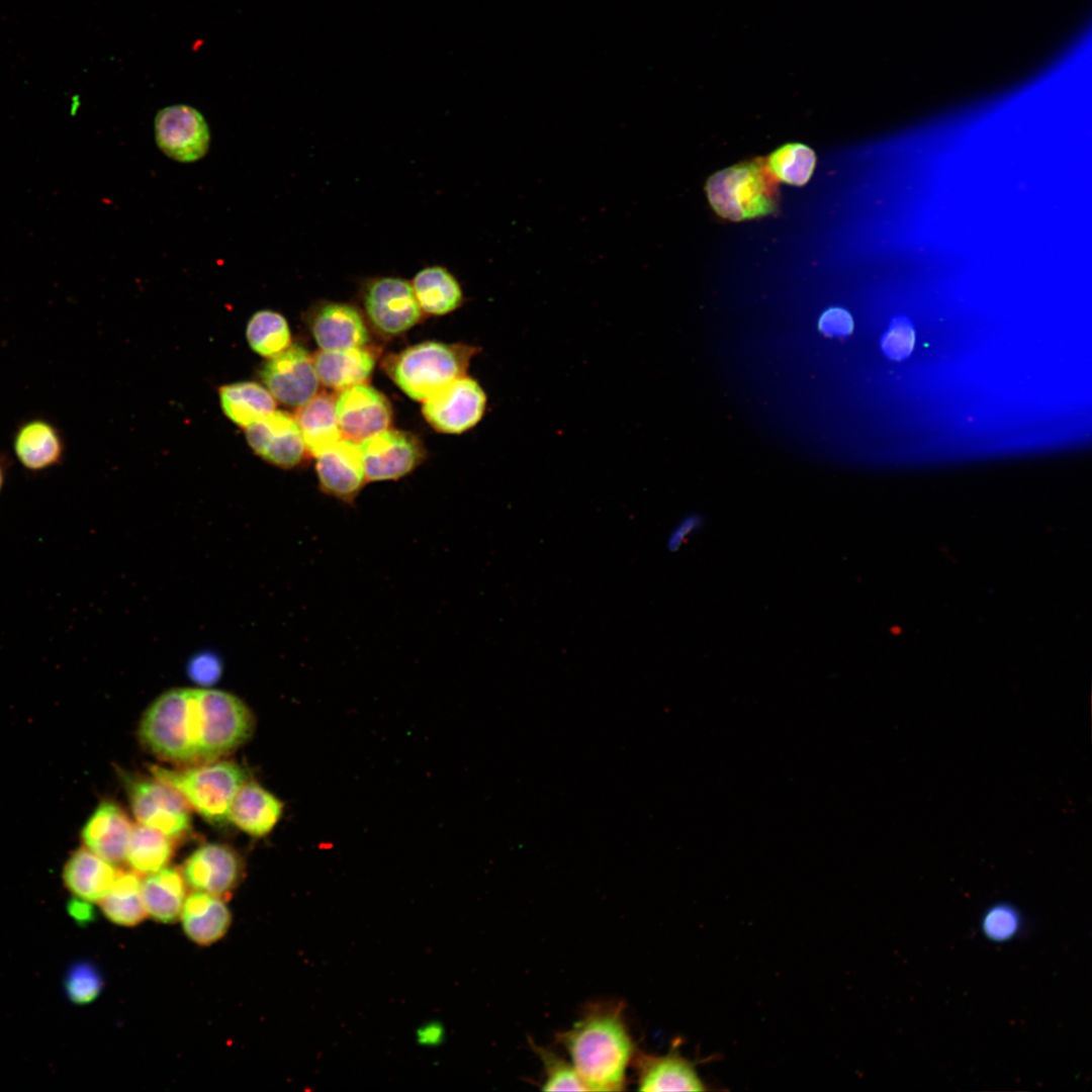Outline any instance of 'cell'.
Segmentation results:
<instances>
[{
    "instance_id": "cell-41",
    "label": "cell",
    "mask_w": 1092,
    "mask_h": 1092,
    "mask_svg": "<svg viewBox=\"0 0 1092 1092\" xmlns=\"http://www.w3.org/2000/svg\"><path fill=\"white\" fill-rule=\"evenodd\" d=\"M5 478V470L2 461L0 460V491L2 489Z\"/></svg>"
},
{
    "instance_id": "cell-28",
    "label": "cell",
    "mask_w": 1092,
    "mask_h": 1092,
    "mask_svg": "<svg viewBox=\"0 0 1092 1092\" xmlns=\"http://www.w3.org/2000/svg\"><path fill=\"white\" fill-rule=\"evenodd\" d=\"M98 903L106 918L118 925L135 926L147 916L142 880L135 872L118 871L111 888Z\"/></svg>"
},
{
    "instance_id": "cell-10",
    "label": "cell",
    "mask_w": 1092,
    "mask_h": 1092,
    "mask_svg": "<svg viewBox=\"0 0 1092 1092\" xmlns=\"http://www.w3.org/2000/svg\"><path fill=\"white\" fill-rule=\"evenodd\" d=\"M260 378L273 397L299 407L311 399L318 387L313 359L299 345H289L260 369Z\"/></svg>"
},
{
    "instance_id": "cell-21",
    "label": "cell",
    "mask_w": 1092,
    "mask_h": 1092,
    "mask_svg": "<svg viewBox=\"0 0 1092 1092\" xmlns=\"http://www.w3.org/2000/svg\"><path fill=\"white\" fill-rule=\"evenodd\" d=\"M118 871L89 848L72 852L65 863L63 880L75 898L99 902L111 888Z\"/></svg>"
},
{
    "instance_id": "cell-26",
    "label": "cell",
    "mask_w": 1092,
    "mask_h": 1092,
    "mask_svg": "<svg viewBox=\"0 0 1092 1092\" xmlns=\"http://www.w3.org/2000/svg\"><path fill=\"white\" fill-rule=\"evenodd\" d=\"M335 402L331 395L321 393L299 406L295 416L305 448L315 457L341 440Z\"/></svg>"
},
{
    "instance_id": "cell-29",
    "label": "cell",
    "mask_w": 1092,
    "mask_h": 1092,
    "mask_svg": "<svg viewBox=\"0 0 1092 1092\" xmlns=\"http://www.w3.org/2000/svg\"><path fill=\"white\" fill-rule=\"evenodd\" d=\"M174 852L172 838L140 824L132 827L125 860L138 874H152L165 868Z\"/></svg>"
},
{
    "instance_id": "cell-20",
    "label": "cell",
    "mask_w": 1092,
    "mask_h": 1092,
    "mask_svg": "<svg viewBox=\"0 0 1092 1092\" xmlns=\"http://www.w3.org/2000/svg\"><path fill=\"white\" fill-rule=\"evenodd\" d=\"M180 918L186 936L203 946L220 939L232 922L224 899L201 891L186 897Z\"/></svg>"
},
{
    "instance_id": "cell-13",
    "label": "cell",
    "mask_w": 1092,
    "mask_h": 1092,
    "mask_svg": "<svg viewBox=\"0 0 1092 1092\" xmlns=\"http://www.w3.org/2000/svg\"><path fill=\"white\" fill-rule=\"evenodd\" d=\"M182 874L194 890L224 899L240 883L243 863L238 853L228 845L206 843L188 856Z\"/></svg>"
},
{
    "instance_id": "cell-30",
    "label": "cell",
    "mask_w": 1092,
    "mask_h": 1092,
    "mask_svg": "<svg viewBox=\"0 0 1092 1092\" xmlns=\"http://www.w3.org/2000/svg\"><path fill=\"white\" fill-rule=\"evenodd\" d=\"M246 336L250 347L261 356L272 357L290 345V331L280 313L263 309L252 315Z\"/></svg>"
},
{
    "instance_id": "cell-23",
    "label": "cell",
    "mask_w": 1092,
    "mask_h": 1092,
    "mask_svg": "<svg viewBox=\"0 0 1092 1092\" xmlns=\"http://www.w3.org/2000/svg\"><path fill=\"white\" fill-rule=\"evenodd\" d=\"M313 364L323 384L342 391L369 378L374 357L362 347L322 350L314 356Z\"/></svg>"
},
{
    "instance_id": "cell-2",
    "label": "cell",
    "mask_w": 1092,
    "mask_h": 1092,
    "mask_svg": "<svg viewBox=\"0 0 1092 1092\" xmlns=\"http://www.w3.org/2000/svg\"><path fill=\"white\" fill-rule=\"evenodd\" d=\"M622 1003L589 1005L568 1029L557 1034L587 1091H622L635 1044Z\"/></svg>"
},
{
    "instance_id": "cell-36",
    "label": "cell",
    "mask_w": 1092,
    "mask_h": 1092,
    "mask_svg": "<svg viewBox=\"0 0 1092 1092\" xmlns=\"http://www.w3.org/2000/svg\"><path fill=\"white\" fill-rule=\"evenodd\" d=\"M703 524V518L697 514H689L680 518L667 534L666 548L671 552L677 551L701 530Z\"/></svg>"
},
{
    "instance_id": "cell-18",
    "label": "cell",
    "mask_w": 1092,
    "mask_h": 1092,
    "mask_svg": "<svg viewBox=\"0 0 1092 1092\" xmlns=\"http://www.w3.org/2000/svg\"><path fill=\"white\" fill-rule=\"evenodd\" d=\"M311 332L323 350L362 347L368 332L359 311L341 302L322 303L311 318Z\"/></svg>"
},
{
    "instance_id": "cell-31",
    "label": "cell",
    "mask_w": 1092,
    "mask_h": 1092,
    "mask_svg": "<svg viewBox=\"0 0 1092 1092\" xmlns=\"http://www.w3.org/2000/svg\"><path fill=\"white\" fill-rule=\"evenodd\" d=\"M767 166L776 178L802 186L810 179L816 164L814 151L802 144H788L775 151Z\"/></svg>"
},
{
    "instance_id": "cell-38",
    "label": "cell",
    "mask_w": 1092,
    "mask_h": 1092,
    "mask_svg": "<svg viewBox=\"0 0 1092 1092\" xmlns=\"http://www.w3.org/2000/svg\"><path fill=\"white\" fill-rule=\"evenodd\" d=\"M447 1032L445 1025L436 1019L428 1020L417 1027L415 1040L418 1045L427 1049H435L442 1045L446 1040Z\"/></svg>"
},
{
    "instance_id": "cell-4",
    "label": "cell",
    "mask_w": 1092,
    "mask_h": 1092,
    "mask_svg": "<svg viewBox=\"0 0 1092 1092\" xmlns=\"http://www.w3.org/2000/svg\"><path fill=\"white\" fill-rule=\"evenodd\" d=\"M153 777L176 790L199 815L214 824L229 820L233 799L248 781L246 770L233 761H210L186 769L153 765Z\"/></svg>"
},
{
    "instance_id": "cell-24",
    "label": "cell",
    "mask_w": 1092,
    "mask_h": 1092,
    "mask_svg": "<svg viewBox=\"0 0 1092 1092\" xmlns=\"http://www.w3.org/2000/svg\"><path fill=\"white\" fill-rule=\"evenodd\" d=\"M186 881L178 869L165 867L142 880V898L147 915L162 923L180 918L186 899Z\"/></svg>"
},
{
    "instance_id": "cell-5",
    "label": "cell",
    "mask_w": 1092,
    "mask_h": 1092,
    "mask_svg": "<svg viewBox=\"0 0 1092 1092\" xmlns=\"http://www.w3.org/2000/svg\"><path fill=\"white\" fill-rule=\"evenodd\" d=\"M473 347L425 342L393 356L387 371L410 397L425 400L451 381L465 375Z\"/></svg>"
},
{
    "instance_id": "cell-8",
    "label": "cell",
    "mask_w": 1092,
    "mask_h": 1092,
    "mask_svg": "<svg viewBox=\"0 0 1092 1092\" xmlns=\"http://www.w3.org/2000/svg\"><path fill=\"white\" fill-rule=\"evenodd\" d=\"M155 140L169 158L191 163L203 158L210 145L208 124L196 108L175 104L162 108L155 117Z\"/></svg>"
},
{
    "instance_id": "cell-7",
    "label": "cell",
    "mask_w": 1092,
    "mask_h": 1092,
    "mask_svg": "<svg viewBox=\"0 0 1092 1092\" xmlns=\"http://www.w3.org/2000/svg\"><path fill=\"white\" fill-rule=\"evenodd\" d=\"M362 298L372 324L386 334L405 332L422 316L412 283L400 277L380 276L367 280Z\"/></svg>"
},
{
    "instance_id": "cell-12",
    "label": "cell",
    "mask_w": 1092,
    "mask_h": 1092,
    "mask_svg": "<svg viewBox=\"0 0 1092 1092\" xmlns=\"http://www.w3.org/2000/svg\"><path fill=\"white\" fill-rule=\"evenodd\" d=\"M335 411L342 436L356 443L387 429L392 415L384 395L364 383L342 390Z\"/></svg>"
},
{
    "instance_id": "cell-25",
    "label": "cell",
    "mask_w": 1092,
    "mask_h": 1092,
    "mask_svg": "<svg viewBox=\"0 0 1092 1092\" xmlns=\"http://www.w3.org/2000/svg\"><path fill=\"white\" fill-rule=\"evenodd\" d=\"M411 283L421 309L429 314L449 313L463 301L460 283L444 266L431 265L422 268Z\"/></svg>"
},
{
    "instance_id": "cell-27",
    "label": "cell",
    "mask_w": 1092,
    "mask_h": 1092,
    "mask_svg": "<svg viewBox=\"0 0 1092 1092\" xmlns=\"http://www.w3.org/2000/svg\"><path fill=\"white\" fill-rule=\"evenodd\" d=\"M219 399L225 416L243 428L273 412L276 405L268 389L251 381L220 387Z\"/></svg>"
},
{
    "instance_id": "cell-9",
    "label": "cell",
    "mask_w": 1092,
    "mask_h": 1092,
    "mask_svg": "<svg viewBox=\"0 0 1092 1092\" xmlns=\"http://www.w3.org/2000/svg\"><path fill=\"white\" fill-rule=\"evenodd\" d=\"M485 406L486 395L480 385L464 375L427 397L423 414L438 431L457 434L474 427Z\"/></svg>"
},
{
    "instance_id": "cell-6",
    "label": "cell",
    "mask_w": 1092,
    "mask_h": 1092,
    "mask_svg": "<svg viewBox=\"0 0 1092 1092\" xmlns=\"http://www.w3.org/2000/svg\"><path fill=\"white\" fill-rule=\"evenodd\" d=\"M124 783L132 813L140 824L155 828L172 839L188 833L191 828L189 805L176 790L155 778L127 777Z\"/></svg>"
},
{
    "instance_id": "cell-1",
    "label": "cell",
    "mask_w": 1092,
    "mask_h": 1092,
    "mask_svg": "<svg viewBox=\"0 0 1092 1092\" xmlns=\"http://www.w3.org/2000/svg\"><path fill=\"white\" fill-rule=\"evenodd\" d=\"M251 710L238 697L214 689H172L146 710L139 727L145 746L171 762L217 760L245 743L254 730Z\"/></svg>"
},
{
    "instance_id": "cell-19",
    "label": "cell",
    "mask_w": 1092,
    "mask_h": 1092,
    "mask_svg": "<svg viewBox=\"0 0 1092 1092\" xmlns=\"http://www.w3.org/2000/svg\"><path fill=\"white\" fill-rule=\"evenodd\" d=\"M282 812L283 804L278 798L248 780L236 793L228 818L245 833L261 837L274 828Z\"/></svg>"
},
{
    "instance_id": "cell-16",
    "label": "cell",
    "mask_w": 1092,
    "mask_h": 1092,
    "mask_svg": "<svg viewBox=\"0 0 1092 1092\" xmlns=\"http://www.w3.org/2000/svg\"><path fill=\"white\" fill-rule=\"evenodd\" d=\"M126 813L114 802L103 801L85 823L81 838L87 848L112 864L125 860L132 831Z\"/></svg>"
},
{
    "instance_id": "cell-37",
    "label": "cell",
    "mask_w": 1092,
    "mask_h": 1092,
    "mask_svg": "<svg viewBox=\"0 0 1092 1092\" xmlns=\"http://www.w3.org/2000/svg\"><path fill=\"white\" fill-rule=\"evenodd\" d=\"M190 677L199 685L210 686L220 676L221 666L217 658L202 655L193 658L188 667Z\"/></svg>"
},
{
    "instance_id": "cell-33",
    "label": "cell",
    "mask_w": 1092,
    "mask_h": 1092,
    "mask_svg": "<svg viewBox=\"0 0 1092 1092\" xmlns=\"http://www.w3.org/2000/svg\"><path fill=\"white\" fill-rule=\"evenodd\" d=\"M531 1046L544 1069L543 1091H587L571 1062H566L551 1049L537 1045L535 1042H531Z\"/></svg>"
},
{
    "instance_id": "cell-22",
    "label": "cell",
    "mask_w": 1092,
    "mask_h": 1092,
    "mask_svg": "<svg viewBox=\"0 0 1092 1092\" xmlns=\"http://www.w3.org/2000/svg\"><path fill=\"white\" fill-rule=\"evenodd\" d=\"M13 450L24 468L39 471L62 461L65 444L53 424L34 419L23 423L17 429L13 438Z\"/></svg>"
},
{
    "instance_id": "cell-34",
    "label": "cell",
    "mask_w": 1092,
    "mask_h": 1092,
    "mask_svg": "<svg viewBox=\"0 0 1092 1092\" xmlns=\"http://www.w3.org/2000/svg\"><path fill=\"white\" fill-rule=\"evenodd\" d=\"M915 333L910 320L896 316L890 324L889 331L882 338V349L893 360L907 358L914 347Z\"/></svg>"
},
{
    "instance_id": "cell-32",
    "label": "cell",
    "mask_w": 1092,
    "mask_h": 1092,
    "mask_svg": "<svg viewBox=\"0 0 1092 1092\" xmlns=\"http://www.w3.org/2000/svg\"><path fill=\"white\" fill-rule=\"evenodd\" d=\"M104 981L96 965L88 961L72 964L66 972L64 987L69 1000L78 1005L93 1002L101 993Z\"/></svg>"
},
{
    "instance_id": "cell-35",
    "label": "cell",
    "mask_w": 1092,
    "mask_h": 1092,
    "mask_svg": "<svg viewBox=\"0 0 1092 1092\" xmlns=\"http://www.w3.org/2000/svg\"><path fill=\"white\" fill-rule=\"evenodd\" d=\"M1018 914L1009 906H995L988 911L983 920L986 935L994 940H1005L1018 930Z\"/></svg>"
},
{
    "instance_id": "cell-40",
    "label": "cell",
    "mask_w": 1092,
    "mask_h": 1092,
    "mask_svg": "<svg viewBox=\"0 0 1092 1092\" xmlns=\"http://www.w3.org/2000/svg\"><path fill=\"white\" fill-rule=\"evenodd\" d=\"M69 909L71 915L79 922H90L95 918V912L88 901L82 899L72 900Z\"/></svg>"
},
{
    "instance_id": "cell-3",
    "label": "cell",
    "mask_w": 1092,
    "mask_h": 1092,
    "mask_svg": "<svg viewBox=\"0 0 1092 1092\" xmlns=\"http://www.w3.org/2000/svg\"><path fill=\"white\" fill-rule=\"evenodd\" d=\"M706 192L714 210L730 220L767 215L777 209L780 198L777 178L762 159L715 173Z\"/></svg>"
},
{
    "instance_id": "cell-39",
    "label": "cell",
    "mask_w": 1092,
    "mask_h": 1092,
    "mask_svg": "<svg viewBox=\"0 0 1092 1092\" xmlns=\"http://www.w3.org/2000/svg\"><path fill=\"white\" fill-rule=\"evenodd\" d=\"M820 328L830 336H845L852 330V320L844 309L830 308L822 315Z\"/></svg>"
},
{
    "instance_id": "cell-11",
    "label": "cell",
    "mask_w": 1092,
    "mask_h": 1092,
    "mask_svg": "<svg viewBox=\"0 0 1092 1092\" xmlns=\"http://www.w3.org/2000/svg\"><path fill=\"white\" fill-rule=\"evenodd\" d=\"M358 444L370 481L395 480L408 474L424 454L413 435L395 430L385 429Z\"/></svg>"
},
{
    "instance_id": "cell-15",
    "label": "cell",
    "mask_w": 1092,
    "mask_h": 1092,
    "mask_svg": "<svg viewBox=\"0 0 1092 1092\" xmlns=\"http://www.w3.org/2000/svg\"><path fill=\"white\" fill-rule=\"evenodd\" d=\"M321 487L345 503L355 499L366 479L359 444L341 439L316 456Z\"/></svg>"
},
{
    "instance_id": "cell-17",
    "label": "cell",
    "mask_w": 1092,
    "mask_h": 1092,
    "mask_svg": "<svg viewBox=\"0 0 1092 1092\" xmlns=\"http://www.w3.org/2000/svg\"><path fill=\"white\" fill-rule=\"evenodd\" d=\"M640 1091H704L696 1064L676 1050L663 1056L641 1054L636 1059Z\"/></svg>"
},
{
    "instance_id": "cell-14",
    "label": "cell",
    "mask_w": 1092,
    "mask_h": 1092,
    "mask_svg": "<svg viewBox=\"0 0 1092 1092\" xmlns=\"http://www.w3.org/2000/svg\"><path fill=\"white\" fill-rule=\"evenodd\" d=\"M248 444L264 460L283 468L297 465L304 454V441L295 418L273 411L246 428Z\"/></svg>"
}]
</instances>
